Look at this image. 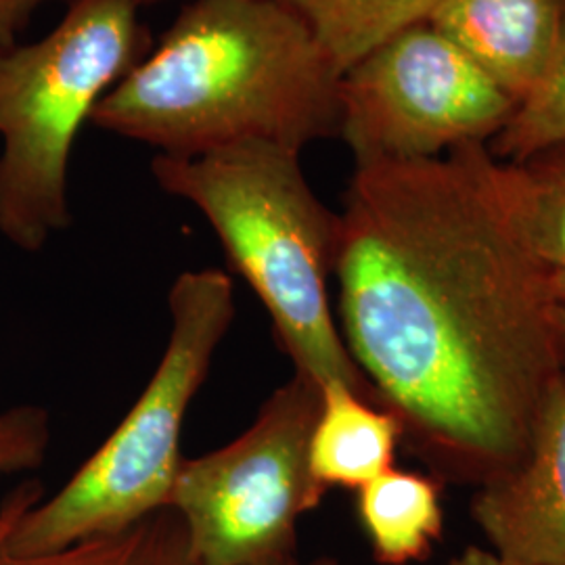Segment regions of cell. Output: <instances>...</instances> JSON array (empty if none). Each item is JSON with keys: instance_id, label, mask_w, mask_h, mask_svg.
Returning a JSON list of instances; mask_svg holds the SVG:
<instances>
[{"instance_id": "13", "label": "cell", "mask_w": 565, "mask_h": 565, "mask_svg": "<svg viewBox=\"0 0 565 565\" xmlns=\"http://www.w3.org/2000/svg\"><path fill=\"white\" fill-rule=\"evenodd\" d=\"M7 513L0 507V565H198L181 515L166 507L114 534L93 536L39 555L4 546Z\"/></svg>"}, {"instance_id": "5", "label": "cell", "mask_w": 565, "mask_h": 565, "mask_svg": "<svg viewBox=\"0 0 565 565\" xmlns=\"http://www.w3.org/2000/svg\"><path fill=\"white\" fill-rule=\"evenodd\" d=\"M139 0H70L41 41L0 42V235L41 252L72 223L67 170L97 103L149 53Z\"/></svg>"}, {"instance_id": "3", "label": "cell", "mask_w": 565, "mask_h": 565, "mask_svg": "<svg viewBox=\"0 0 565 565\" xmlns=\"http://www.w3.org/2000/svg\"><path fill=\"white\" fill-rule=\"evenodd\" d=\"M151 172L214 228L226 260L266 308L294 373L319 385H348L377 404L331 306L338 212L306 181L300 153L239 142L195 158L158 153Z\"/></svg>"}, {"instance_id": "4", "label": "cell", "mask_w": 565, "mask_h": 565, "mask_svg": "<svg viewBox=\"0 0 565 565\" xmlns=\"http://www.w3.org/2000/svg\"><path fill=\"white\" fill-rule=\"evenodd\" d=\"M168 310L162 361L109 438L53 497L42 499L41 482L25 480L2 499L11 553L57 551L170 507L186 411L235 321L233 279L218 268L184 270L170 287Z\"/></svg>"}, {"instance_id": "20", "label": "cell", "mask_w": 565, "mask_h": 565, "mask_svg": "<svg viewBox=\"0 0 565 565\" xmlns=\"http://www.w3.org/2000/svg\"><path fill=\"white\" fill-rule=\"evenodd\" d=\"M277 565H340V562L333 559V557H317V559H312L308 564H302L298 557H294V559H287V562H281V564Z\"/></svg>"}, {"instance_id": "8", "label": "cell", "mask_w": 565, "mask_h": 565, "mask_svg": "<svg viewBox=\"0 0 565 565\" xmlns=\"http://www.w3.org/2000/svg\"><path fill=\"white\" fill-rule=\"evenodd\" d=\"M469 511L490 548L527 564L565 565V366L522 459L478 486Z\"/></svg>"}, {"instance_id": "11", "label": "cell", "mask_w": 565, "mask_h": 565, "mask_svg": "<svg viewBox=\"0 0 565 565\" xmlns=\"http://www.w3.org/2000/svg\"><path fill=\"white\" fill-rule=\"evenodd\" d=\"M445 484L413 469L392 467L356 490V518L380 565L425 562L445 536Z\"/></svg>"}, {"instance_id": "18", "label": "cell", "mask_w": 565, "mask_h": 565, "mask_svg": "<svg viewBox=\"0 0 565 565\" xmlns=\"http://www.w3.org/2000/svg\"><path fill=\"white\" fill-rule=\"evenodd\" d=\"M445 565H536L527 564L522 559H513L507 557L503 553L490 548V546H467L457 557H452L448 564Z\"/></svg>"}, {"instance_id": "22", "label": "cell", "mask_w": 565, "mask_h": 565, "mask_svg": "<svg viewBox=\"0 0 565 565\" xmlns=\"http://www.w3.org/2000/svg\"><path fill=\"white\" fill-rule=\"evenodd\" d=\"M139 2H141V4H145V2H151V0H139Z\"/></svg>"}, {"instance_id": "10", "label": "cell", "mask_w": 565, "mask_h": 565, "mask_svg": "<svg viewBox=\"0 0 565 565\" xmlns=\"http://www.w3.org/2000/svg\"><path fill=\"white\" fill-rule=\"evenodd\" d=\"M403 424L382 404L343 384L321 385V406L310 434L308 465L324 494L359 490L396 467Z\"/></svg>"}, {"instance_id": "16", "label": "cell", "mask_w": 565, "mask_h": 565, "mask_svg": "<svg viewBox=\"0 0 565 565\" xmlns=\"http://www.w3.org/2000/svg\"><path fill=\"white\" fill-rule=\"evenodd\" d=\"M49 445L51 422L42 406L20 404L0 413V476L41 467Z\"/></svg>"}, {"instance_id": "6", "label": "cell", "mask_w": 565, "mask_h": 565, "mask_svg": "<svg viewBox=\"0 0 565 565\" xmlns=\"http://www.w3.org/2000/svg\"><path fill=\"white\" fill-rule=\"evenodd\" d=\"M321 385L294 373L231 445L182 457L170 507L198 565H277L298 557V525L323 503L308 465Z\"/></svg>"}, {"instance_id": "17", "label": "cell", "mask_w": 565, "mask_h": 565, "mask_svg": "<svg viewBox=\"0 0 565 565\" xmlns=\"http://www.w3.org/2000/svg\"><path fill=\"white\" fill-rule=\"evenodd\" d=\"M44 2L49 0H0V42H18Z\"/></svg>"}, {"instance_id": "9", "label": "cell", "mask_w": 565, "mask_h": 565, "mask_svg": "<svg viewBox=\"0 0 565 565\" xmlns=\"http://www.w3.org/2000/svg\"><path fill=\"white\" fill-rule=\"evenodd\" d=\"M565 0H440L427 21L513 102H525L555 57Z\"/></svg>"}, {"instance_id": "7", "label": "cell", "mask_w": 565, "mask_h": 565, "mask_svg": "<svg viewBox=\"0 0 565 565\" xmlns=\"http://www.w3.org/2000/svg\"><path fill=\"white\" fill-rule=\"evenodd\" d=\"M515 107L455 42L417 21L343 70L338 137L354 163L434 160L490 145Z\"/></svg>"}, {"instance_id": "15", "label": "cell", "mask_w": 565, "mask_h": 565, "mask_svg": "<svg viewBox=\"0 0 565 565\" xmlns=\"http://www.w3.org/2000/svg\"><path fill=\"white\" fill-rule=\"evenodd\" d=\"M565 141V18L545 81L520 103L505 128L488 145L501 162H515Z\"/></svg>"}, {"instance_id": "2", "label": "cell", "mask_w": 565, "mask_h": 565, "mask_svg": "<svg viewBox=\"0 0 565 565\" xmlns=\"http://www.w3.org/2000/svg\"><path fill=\"white\" fill-rule=\"evenodd\" d=\"M342 72L281 0H193L90 121L195 158L239 142L302 153L340 132Z\"/></svg>"}, {"instance_id": "12", "label": "cell", "mask_w": 565, "mask_h": 565, "mask_svg": "<svg viewBox=\"0 0 565 565\" xmlns=\"http://www.w3.org/2000/svg\"><path fill=\"white\" fill-rule=\"evenodd\" d=\"M507 212L548 270H565V141L497 163Z\"/></svg>"}, {"instance_id": "14", "label": "cell", "mask_w": 565, "mask_h": 565, "mask_svg": "<svg viewBox=\"0 0 565 565\" xmlns=\"http://www.w3.org/2000/svg\"><path fill=\"white\" fill-rule=\"evenodd\" d=\"M317 34L338 70L377 42L429 18L440 0H281Z\"/></svg>"}, {"instance_id": "19", "label": "cell", "mask_w": 565, "mask_h": 565, "mask_svg": "<svg viewBox=\"0 0 565 565\" xmlns=\"http://www.w3.org/2000/svg\"><path fill=\"white\" fill-rule=\"evenodd\" d=\"M551 294L555 302L565 303V270H551Z\"/></svg>"}, {"instance_id": "21", "label": "cell", "mask_w": 565, "mask_h": 565, "mask_svg": "<svg viewBox=\"0 0 565 565\" xmlns=\"http://www.w3.org/2000/svg\"><path fill=\"white\" fill-rule=\"evenodd\" d=\"M557 327H559V342H562V356H564L565 366V303H559V308H557Z\"/></svg>"}, {"instance_id": "1", "label": "cell", "mask_w": 565, "mask_h": 565, "mask_svg": "<svg viewBox=\"0 0 565 565\" xmlns=\"http://www.w3.org/2000/svg\"><path fill=\"white\" fill-rule=\"evenodd\" d=\"M488 145L354 163L333 281L343 343L403 446L445 486L524 455L564 371L551 270L507 212Z\"/></svg>"}]
</instances>
